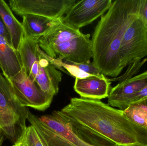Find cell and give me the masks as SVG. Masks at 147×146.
I'll return each instance as SVG.
<instances>
[{"mask_svg":"<svg viewBox=\"0 0 147 146\" xmlns=\"http://www.w3.org/2000/svg\"><path fill=\"white\" fill-rule=\"evenodd\" d=\"M147 146V145H145V146Z\"/></svg>","mask_w":147,"mask_h":146,"instance_id":"26","label":"cell"},{"mask_svg":"<svg viewBox=\"0 0 147 146\" xmlns=\"http://www.w3.org/2000/svg\"><path fill=\"white\" fill-rule=\"evenodd\" d=\"M28 121L35 128L44 146H74L58 135L44 126L38 117L29 111Z\"/></svg>","mask_w":147,"mask_h":146,"instance_id":"16","label":"cell"},{"mask_svg":"<svg viewBox=\"0 0 147 146\" xmlns=\"http://www.w3.org/2000/svg\"><path fill=\"white\" fill-rule=\"evenodd\" d=\"M22 19L24 37L38 40L48 33L60 19L30 14L24 15Z\"/></svg>","mask_w":147,"mask_h":146,"instance_id":"13","label":"cell"},{"mask_svg":"<svg viewBox=\"0 0 147 146\" xmlns=\"http://www.w3.org/2000/svg\"><path fill=\"white\" fill-rule=\"evenodd\" d=\"M8 81L22 106L40 111H44L50 107L53 97L44 92L29 78L24 67L18 74Z\"/></svg>","mask_w":147,"mask_h":146,"instance_id":"6","label":"cell"},{"mask_svg":"<svg viewBox=\"0 0 147 146\" xmlns=\"http://www.w3.org/2000/svg\"><path fill=\"white\" fill-rule=\"evenodd\" d=\"M147 84V71L121 81L111 89L108 97V105L124 111L128 101Z\"/></svg>","mask_w":147,"mask_h":146,"instance_id":"10","label":"cell"},{"mask_svg":"<svg viewBox=\"0 0 147 146\" xmlns=\"http://www.w3.org/2000/svg\"><path fill=\"white\" fill-rule=\"evenodd\" d=\"M29 111L21 105L9 81L0 73V129L13 144L26 128Z\"/></svg>","mask_w":147,"mask_h":146,"instance_id":"5","label":"cell"},{"mask_svg":"<svg viewBox=\"0 0 147 146\" xmlns=\"http://www.w3.org/2000/svg\"><path fill=\"white\" fill-rule=\"evenodd\" d=\"M115 146H119L117 145H115Z\"/></svg>","mask_w":147,"mask_h":146,"instance_id":"25","label":"cell"},{"mask_svg":"<svg viewBox=\"0 0 147 146\" xmlns=\"http://www.w3.org/2000/svg\"><path fill=\"white\" fill-rule=\"evenodd\" d=\"M147 59H146L143 60L142 61L141 60H136L134 62L129 64V67L127 71L123 75L116 78L109 79L110 81H123L124 80L132 78L133 75L135 74L138 73L140 68L142 67V65L146 62Z\"/></svg>","mask_w":147,"mask_h":146,"instance_id":"20","label":"cell"},{"mask_svg":"<svg viewBox=\"0 0 147 146\" xmlns=\"http://www.w3.org/2000/svg\"><path fill=\"white\" fill-rule=\"evenodd\" d=\"M147 98V84L141 91L135 94L128 101L125 105V109H126L130 105L140 102Z\"/></svg>","mask_w":147,"mask_h":146,"instance_id":"21","label":"cell"},{"mask_svg":"<svg viewBox=\"0 0 147 146\" xmlns=\"http://www.w3.org/2000/svg\"><path fill=\"white\" fill-rule=\"evenodd\" d=\"M0 16L7 28L12 40V47L18 51L24 37L22 23L16 18L10 7L3 0H0Z\"/></svg>","mask_w":147,"mask_h":146,"instance_id":"15","label":"cell"},{"mask_svg":"<svg viewBox=\"0 0 147 146\" xmlns=\"http://www.w3.org/2000/svg\"><path fill=\"white\" fill-rule=\"evenodd\" d=\"M140 0H116L101 16L91 39L94 65L105 76L116 78L123 69L119 52L125 32L138 16Z\"/></svg>","mask_w":147,"mask_h":146,"instance_id":"2","label":"cell"},{"mask_svg":"<svg viewBox=\"0 0 147 146\" xmlns=\"http://www.w3.org/2000/svg\"><path fill=\"white\" fill-rule=\"evenodd\" d=\"M0 68L8 80L18 74L23 68L18 51L0 37Z\"/></svg>","mask_w":147,"mask_h":146,"instance_id":"14","label":"cell"},{"mask_svg":"<svg viewBox=\"0 0 147 146\" xmlns=\"http://www.w3.org/2000/svg\"><path fill=\"white\" fill-rule=\"evenodd\" d=\"M123 111L133 122L141 127L147 128V98L130 105Z\"/></svg>","mask_w":147,"mask_h":146,"instance_id":"18","label":"cell"},{"mask_svg":"<svg viewBox=\"0 0 147 146\" xmlns=\"http://www.w3.org/2000/svg\"><path fill=\"white\" fill-rule=\"evenodd\" d=\"M111 82L106 76L92 75L83 78H75L74 91L84 98L101 100L109 97Z\"/></svg>","mask_w":147,"mask_h":146,"instance_id":"11","label":"cell"},{"mask_svg":"<svg viewBox=\"0 0 147 146\" xmlns=\"http://www.w3.org/2000/svg\"><path fill=\"white\" fill-rule=\"evenodd\" d=\"M0 37L4 39L8 44L12 46V40H11V37L10 33L1 16H0Z\"/></svg>","mask_w":147,"mask_h":146,"instance_id":"22","label":"cell"},{"mask_svg":"<svg viewBox=\"0 0 147 146\" xmlns=\"http://www.w3.org/2000/svg\"><path fill=\"white\" fill-rule=\"evenodd\" d=\"M4 136V135L2 133L0 130V146H1L3 143Z\"/></svg>","mask_w":147,"mask_h":146,"instance_id":"24","label":"cell"},{"mask_svg":"<svg viewBox=\"0 0 147 146\" xmlns=\"http://www.w3.org/2000/svg\"><path fill=\"white\" fill-rule=\"evenodd\" d=\"M75 2V0H10L9 5L11 10L22 17L34 15L59 19Z\"/></svg>","mask_w":147,"mask_h":146,"instance_id":"8","label":"cell"},{"mask_svg":"<svg viewBox=\"0 0 147 146\" xmlns=\"http://www.w3.org/2000/svg\"><path fill=\"white\" fill-rule=\"evenodd\" d=\"M62 19L39 39V46L51 58L61 57L78 63L90 62L92 57L90 35L65 25Z\"/></svg>","mask_w":147,"mask_h":146,"instance_id":"3","label":"cell"},{"mask_svg":"<svg viewBox=\"0 0 147 146\" xmlns=\"http://www.w3.org/2000/svg\"><path fill=\"white\" fill-rule=\"evenodd\" d=\"M18 51L29 78L44 92L53 97L57 95L62 74L52 64L47 55L40 49L38 40L23 37Z\"/></svg>","mask_w":147,"mask_h":146,"instance_id":"4","label":"cell"},{"mask_svg":"<svg viewBox=\"0 0 147 146\" xmlns=\"http://www.w3.org/2000/svg\"><path fill=\"white\" fill-rule=\"evenodd\" d=\"M119 55L123 69L147 55V27L138 16L125 32Z\"/></svg>","mask_w":147,"mask_h":146,"instance_id":"7","label":"cell"},{"mask_svg":"<svg viewBox=\"0 0 147 146\" xmlns=\"http://www.w3.org/2000/svg\"><path fill=\"white\" fill-rule=\"evenodd\" d=\"M0 130H1V129H0Z\"/></svg>","mask_w":147,"mask_h":146,"instance_id":"27","label":"cell"},{"mask_svg":"<svg viewBox=\"0 0 147 146\" xmlns=\"http://www.w3.org/2000/svg\"><path fill=\"white\" fill-rule=\"evenodd\" d=\"M40 122L48 129L58 135L74 146H92L81 140L74 133L69 120L61 111L38 117Z\"/></svg>","mask_w":147,"mask_h":146,"instance_id":"12","label":"cell"},{"mask_svg":"<svg viewBox=\"0 0 147 146\" xmlns=\"http://www.w3.org/2000/svg\"><path fill=\"white\" fill-rule=\"evenodd\" d=\"M13 146H44L42 140L35 128L27 127L18 140Z\"/></svg>","mask_w":147,"mask_h":146,"instance_id":"19","label":"cell"},{"mask_svg":"<svg viewBox=\"0 0 147 146\" xmlns=\"http://www.w3.org/2000/svg\"><path fill=\"white\" fill-rule=\"evenodd\" d=\"M112 0L78 1L62 19L65 25L79 29L93 22L109 10Z\"/></svg>","mask_w":147,"mask_h":146,"instance_id":"9","label":"cell"},{"mask_svg":"<svg viewBox=\"0 0 147 146\" xmlns=\"http://www.w3.org/2000/svg\"><path fill=\"white\" fill-rule=\"evenodd\" d=\"M138 17L147 27V0H140Z\"/></svg>","mask_w":147,"mask_h":146,"instance_id":"23","label":"cell"},{"mask_svg":"<svg viewBox=\"0 0 147 146\" xmlns=\"http://www.w3.org/2000/svg\"><path fill=\"white\" fill-rule=\"evenodd\" d=\"M60 111L117 145H147V128L133 122L123 111L100 100L72 98Z\"/></svg>","mask_w":147,"mask_h":146,"instance_id":"1","label":"cell"},{"mask_svg":"<svg viewBox=\"0 0 147 146\" xmlns=\"http://www.w3.org/2000/svg\"><path fill=\"white\" fill-rule=\"evenodd\" d=\"M66 116L71 123L74 133L81 140L88 145L92 146H115L116 145L67 116Z\"/></svg>","mask_w":147,"mask_h":146,"instance_id":"17","label":"cell"}]
</instances>
